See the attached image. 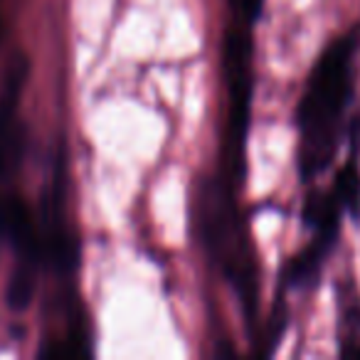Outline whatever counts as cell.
Segmentation results:
<instances>
[{
  "instance_id": "5b68a950",
  "label": "cell",
  "mask_w": 360,
  "mask_h": 360,
  "mask_svg": "<svg viewBox=\"0 0 360 360\" xmlns=\"http://www.w3.org/2000/svg\"><path fill=\"white\" fill-rule=\"evenodd\" d=\"M340 353L360 358V299L353 289L340 299Z\"/></svg>"
},
{
  "instance_id": "8992f818",
  "label": "cell",
  "mask_w": 360,
  "mask_h": 360,
  "mask_svg": "<svg viewBox=\"0 0 360 360\" xmlns=\"http://www.w3.org/2000/svg\"><path fill=\"white\" fill-rule=\"evenodd\" d=\"M330 191L335 193V198L343 205L345 215H360V170L355 165V160H348L343 168L335 173L333 188Z\"/></svg>"
},
{
  "instance_id": "277c9868",
  "label": "cell",
  "mask_w": 360,
  "mask_h": 360,
  "mask_svg": "<svg viewBox=\"0 0 360 360\" xmlns=\"http://www.w3.org/2000/svg\"><path fill=\"white\" fill-rule=\"evenodd\" d=\"M338 235H328V232H314V240L311 245H306L294 259L286 266V276L284 281L291 289H311L316 286L323 269L326 259H328L330 250L335 247Z\"/></svg>"
},
{
  "instance_id": "7a4b0ae2",
  "label": "cell",
  "mask_w": 360,
  "mask_h": 360,
  "mask_svg": "<svg viewBox=\"0 0 360 360\" xmlns=\"http://www.w3.org/2000/svg\"><path fill=\"white\" fill-rule=\"evenodd\" d=\"M252 37L250 25L235 22L225 37V70L230 89V146L245 160V139L252 101Z\"/></svg>"
},
{
  "instance_id": "3957f363",
  "label": "cell",
  "mask_w": 360,
  "mask_h": 360,
  "mask_svg": "<svg viewBox=\"0 0 360 360\" xmlns=\"http://www.w3.org/2000/svg\"><path fill=\"white\" fill-rule=\"evenodd\" d=\"M30 77V60L22 52H15L8 62L3 86H0V183L13 175L22 153V129L18 121L20 96Z\"/></svg>"
},
{
  "instance_id": "9c48e42d",
  "label": "cell",
  "mask_w": 360,
  "mask_h": 360,
  "mask_svg": "<svg viewBox=\"0 0 360 360\" xmlns=\"http://www.w3.org/2000/svg\"><path fill=\"white\" fill-rule=\"evenodd\" d=\"M353 134H355V141H358V143H360V121H358V124H355Z\"/></svg>"
},
{
  "instance_id": "ba28073f",
  "label": "cell",
  "mask_w": 360,
  "mask_h": 360,
  "mask_svg": "<svg viewBox=\"0 0 360 360\" xmlns=\"http://www.w3.org/2000/svg\"><path fill=\"white\" fill-rule=\"evenodd\" d=\"M230 6L237 15V22L255 25L262 15V6H264V0H230Z\"/></svg>"
},
{
  "instance_id": "6da1fadb",
  "label": "cell",
  "mask_w": 360,
  "mask_h": 360,
  "mask_svg": "<svg viewBox=\"0 0 360 360\" xmlns=\"http://www.w3.org/2000/svg\"><path fill=\"white\" fill-rule=\"evenodd\" d=\"M355 37H338L319 57L309 84L301 96L296 124H299V170L311 180L328 168L338 150L340 124L353 94Z\"/></svg>"
},
{
  "instance_id": "52a82bcc",
  "label": "cell",
  "mask_w": 360,
  "mask_h": 360,
  "mask_svg": "<svg viewBox=\"0 0 360 360\" xmlns=\"http://www.w3.org/2000/svg\"><path fill=\"white\" fill-rule=\"evenodd\" d=\"M35 269L37 264H32V262H18L15 271L11 276V284H8V306L13 311H25L32 304V296H35Z\"/></svg>"
}]
</instances>
